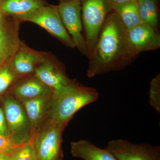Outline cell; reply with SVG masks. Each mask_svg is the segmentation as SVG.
Listing matches in <instances>:
<instances>
[{
	"label": "cell",
	"mask_w": 160,
	"mask_h": 160,
	"mask_svg": "<svg viewBox=\"0 0 160 160\" xmlns=\"http://www.w3.org/2000/svg\"><path fill=\"white\" fill-rule=\"evenodd\" d=\"M21 145L17 144L10 136H4L0 135V153L12 156Z\"/></svg>",
	"instance_id": "22"
},
{
	"label": "cell",
	"mask_w": 160,
	"mask_h": 160,
	"mask_svg": "<svg viewBox=\"0 0 160 160\" xmlns=\"http://www.w3.org/2000/svg\"><path fill=\"white\" fill-rule=\"evenodd\" d=\"M11 156L6 153H0V160H11Z\"/></svg>",
	"instance_id": "25"
},
{
	"label": "cell",
	"mask_w": 160,
	"mask_h": 160,
	"mask_svg": "<svg viewBox=\"0 0 160 160\" xmlns=\"http://www.w3.org/2000/svg\"><path fill=\"white\" fill-rule=\"evenodd\" d=\"M53 95L20 102L24 107L29 119L32 136L49 119Z\"/></svg>",
	"instance_id": "12"
},
{
	"label": "cell",
	"mask_w": 160,
	"mask_h": 160,
	"mask_svg": "<svg viewBox=\"0 0 160 160\" xmlns=\"http://www.w3.org/2000/svg\"><path fill=\"white\" fill-rule=\"evenodd\" d=\"M65 28L71 37L75 47L88 59L89 52L82 33V22L81 0H64L57 6Z\"/></svg>",
	"instance_id": "7"
},
{
	"label": "cell",
	"mask_w": 160,
	"mask_h": 160,
	"mask_svg": "<svg viewBox=\"0 0 160 160\" xmlns=\"http://www.w3.org/2000/svg\"><path fill=\"white\" fill-rule=\"evenodd\" d=\"M5 17H6V16L4 15L2 12L0 11V24L2 22L4 21Z\"/></svg>",
	"instance_id": "26"
},
{
	"label": "cell",
	"mask_w": 160,
	"mask_h": 160,
	"mask_svg": "<svg viewBox=\"0 0 160 160\" xmlns=\"http://www.w3.org/2000/svg\"><path fill=\"white\" fill-rule=\"evenodd\" d=\"M63 130L47 121L31 138L37 160H63Z\"/></svg>",
	"instance_id": "4"
},
{
	"label": "cell",
	"mask_w": 160,
	"mask_h": 160,
	"mask_svg": "<svg viewBox=\"0 0 160 160\" xmlns=\"http://www.w3.org/2000/svg\"><path fill=\"white\" fill-rule=\"evenodd\" d=\"M81 2L85 40L90 54L106 18L112 10V5L109 0H81Z\"/></svg>",
	"instance_id": "3"
},
{
	"label": "cell",
	"mask_w": 160,
	"mask_h": 160,
	"mask_svg": "<svg viewBox=\"0 0 160 160\" xmlns=\"http://www.w3.org/2000/svg\"><path fill=\"white\" fill-rule=\"evenodd\" d=\"M137 2L143 22L157 29L158 23L157 0H139Z\"/></svg>",
	"instance_id": "18"
},
{
	"label": "cell",
	"mask_w": 160,
	"mask_h": 160,
	"mask_svg": "<svg viewBox=\"0 0 160 160\" xmlns=\"http://www.w3.org/2000/svg\"><path fill=\"white\" fill-rule=\"evenodd\" d=\"M34 74L54 92L71 82L65 69L59 64L55 62L50 58L38 66Z\"/></svg>",
	"instance_id": "14"
},
{
	"label": "cell",
	"mask_w": 160,
	"mask_h": 160,
	"mask_svg": "<svg viewBox=\"0 0 160 160\" xmlns=\"http://www.w3.org/2000/svg\"><path fill=\"white\" fill-rule=\"evenodd\" d=\"M20 22L16 18L6 21L5 17L0 24V67L10 62L19 49L22 43L19 36Z\"/></svg>",
	"instance_id": "9"
},
{
	"label": "cell",
	"mask_w": 160,
	"mask_h": 160,
	"mask_svg": "<svg viewBox=\"0 0 160 160\" xmlns=\"http://www.w3.org/2000/svg\"><path fill=\"white\" fill-rule=\"evenodd\" d=\"M11 160H37L31 139L18 147L12 155Z\"/></svg>",
	"instance_id": "21"
},
{
	"label": "cell",
	"mask_w": 160,
	"mask_h": 160,
	"mask_svg": "<svg viewBox=\"0 0 160 160\" xmlns=\"http://www.w3.org/2000/svg\"><path fill=\"white\" fill-rule=\"evenodd\" d=\"M11 90L12 95L20 102L54 94L53 90L39 79L34 73L20 78Z\"/></svg>",
	"instance_id": "13"
},
{
	"label": "cell",
	"mask_w": 160,
	"mask_h": 160,
	"mask_svg": "<svg viewBox=\"0 0 160 160\" xmlns=\"http://www.w3.org/2000/svg\"><path fill=\"white\" fill-rule=\"evenodd\" d=\"M135 1H136V2H138V1L139 0H134Z\"/></svg>",
	"instance_id": "27"
},
{
	"label": "cell",
	"mask_w": 160,
	"mask_h": 160,
	"mask_svg": "<svg viewBox=\"0 0 160 160\" xmlns=\"http://www.w3.org/2000/svg\"><path fill=\"white\" fill-rule=\"evenodd\" d=\"M137 57L129 47L127 29L113 11L106 18L89 56L87 77L121 71Z\"/></svg>",
	"instance_id": "1"
},
{
	"label": "cell",
	"mask_w": 160,
	"mask_h": 160,
	"mask_svg": "<svg viewBox=\"0 0 160 160\" xmlns=\"http://www.w3.org/2000/svg\"><path fill=\"white\" fill-rule=\"evenodd\" d=\"M0 135L4 136H10L7 127L4 111L0 107Z\"/></svg>",
	"instance_id": "23"
},
{
	"label": "cell",
	"mask_w": 160,
	"mask_h": 160,
	"mask_svg": "<svg viewBox=\"0 0 160 160\" xmlns=\"http://www.w3.org/2000/svg\"><path fill=\"white\" fill-rule=\"evenodd\" d=\"M45 5L43 0H0V11L6 16L18 18Z\"/></svg>",
	"instance_id": "16"
},
{
	"label": "cell",
	"mask_w": 160,
	"mask_h": 160,
	"mask_svg": "<svg viewBox=\"0 0 160 160\" xmlns=\"http://www.w3.org/2000/svg\"><path fill=\"white\" fill-rule=\"evenodd\" d=\"M21 78L15 72L10 62L0 67V96L11 88Z\"/></svg>",
	"instance_id": "19"
},
{
	"label": "cell",
	"mask_w": 160,
	"mask_h": 160,
	"mask_svg": "<svg viewBox=\"0 0 160 160\" xmlns=\"http://www.w3.org/2000/svg\"><path fill=\"white\" fill-rule=\"evenodd\" d=\"M64 1V0H60V1H61V2H62V1Z\"/></svg>",
	"instance_id": "28"
},
{
	"label": "cell",
	"mask_w": 160,
	"mask_h": 160,
	"mask_svg": "<svg viewBox=\"0 0 160 160\" xmlns=\"http://www.w3.org/2000/svg\"><path fill=\"white\" fill-rule=\"evenodd\" d=\"M50 58L48 53L31 49L22 42L10 63L15 73L23 77L33 74L37 67Z\"/></svg>",
	"instance_id": "11"
},
{
	"label": "cell",
	"mask_w": 160,
	"mask_h": 160,
	"mask_svg": "<svg viewBox=\"0 0 160 160\" xmlns=\"http://www.w3.org/2000/svg\"><path fill=\"white\" fill-rule=\"evenodd\" d=\"M149 102L158 113H160V74L157 75L150 83Z\"/></svg>",
	"instance_id": "20"
},
{
	"label": "cell",
	"mask_w": 160,
	"mask_h": 160,
	"mask_svg": "<svg viewBox=\"0 0 160 160\" xmlns=\"http://www.w3.org/2000/svg\"><path fill=\"white\" fill-rule=\"evenodd\" d=\"M112 10L117 14L127 31L144 23L140 16L137 2H129L113 6Z\"/></svg>",
	"instance_id": "17"
},
{
	"label": "cell",
	"mask_w": 160,
	"mask_h": 160,
	"mask_svg": "<svg viewBox=\"0 0 160 160\" xmlns=\"http://www.w3.org/2000/svg\"><path fill=\"white\" fill-rule=\"evenodd\" d=\"M105 148L118 160H160V146L149 143L135 144L117 139L109 141Z\"/></svg>",
	"instance_id": "8"
},
{
	"label": "cell",
	"mask_w": 160,
	"mask_h": 160,
	"mask_svg": "<svg viewBox=\"0 0 160 160\" xmlns=\"http://www.w3.org/2000/svg\"><path fill=\"white\" fill-rule=\"evenodd\" d=\"M3 108L10 136L18 145H23L32 137L31 127L22 105L12 95L3 100Z\"/></svg>",
	"instance_id": "6"
},
{
	"label": "cell",
	"mask_w": 160,
	"mask_h": 160,
	"mask_svg": "<svg viewBox=\"0 0 160 160\" xmlns=\"http://www.w3.org/2000/svg\"><path fill=\"white\" fill-rule=\"evenodd\" d=\"M99 97L93 87L82 85L75 80L54 92L49 120L64 131L78 111L96 102Z\"/></svg>",
	"instance_id": "2"
},
{
	"label": "cell",
	"mask_w": 160,
	"mask_h": 160,
	"mask_svg": "<svg viewBox=\"0 0 160 160\" xmlns=\"http://www.w3.org/2000/svg\"><path fill=\"white\" fill-rule=\"evenodd\" d=\"M20 22L34 23L45 29L67 47L75 48L59 13L57 6L45 5L29 14L21 17Z\"/></svg>",
	"instance_id": "5"
},
{
	"label": "cell",
	"mask_w": 160,
	"mask_h": 160,
	"mask_svg": "<svg viewBox=\"0 0 160 160\" xmlns=\"http://www.w3.org/2000/svg\"><path fill=\"white\" fill-rule=\"evenodd\" d=\"M111 2L112 7L113 6H119L129 2L135 1L134 0H109Z\"/></svg>",
	"instance_id": "24"
},
{
	"label": "cell",
	"mask_w": 160,
	"mask_h": 160,
	"mask_svg": "<svg viewBox=\"0 0 160 160\" xmlns=\"http://www.w3.org/2000/svg\"><path fill=\"white\" fill-rule=\"evenodd\" d=\"M127 39L132 52L138 57L143 52L159 49L160 35L156 29L142 23L127 31Z\"/></svg>",
	"instance_id": "10"
},
{
	"label": "cell",
	"mask_w": 160,
	"mask_h": 160,
	"mask_svg": "<svg viewBox=\"0 0 160 160\" xmlns=\"http://www.w3.org/2000/svg\"><path fill=\"white\" fill-rule=\"evenodd\" d=\"M70 148L72 157L83 160H118L106 148H100L89 140L71 142Z\"/></svg>",
	"instance_id": "15"
}]
</instances>
